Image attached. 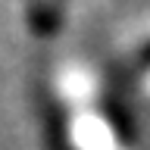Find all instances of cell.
Instances as JSON below:
<instances>
[{"label": "cell", "mask_w": 150, "mask_h": 150, "mask_svg": "<svg viewBox=\"0 0 150 150\" xmlns=\"http://www.w3.org/2000/svg\"><path fill=\"white\" fill-rule=\"evenodd\" d=\"M38 3H41V6H47V9H50V6H53V3H56V0H38Z\"/></svg>", "instance_id": "6da1fadb"}]
</instances>
